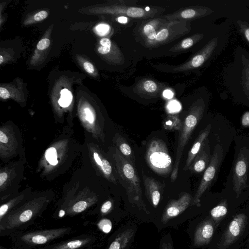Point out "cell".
<instances>
[{
	"label": "cell",
	"mask_w": 249,
	"mask_h": 249,
	"mask_svg": "<svg viewBox=\"0 0 249 249\" xmlns=\"http://www.w3.org/2000/svg\"><path fill=\"white\" fill-rule=\"evenodd\" d=\"M227 213V203L226 200H224L211 210L210 212L211 218L217 226L220 221L225 217Z\"/></svg>",
	"instance_id": "obj_23"
},
{
	"label": "cell",
	"mask_w": 249,
	"mask_h": 249,
	"mask_svg": "<svg viewBox=\"0 0 249 249\" xmlns=\"http://www.w3.org/2000/svg\"><path fill=\"white\" fill-rule=\"evenodd\" d=\"M115 143L118 147L119 151L123 156L135 166L134 154L126 140L121 135H117L115 138Z\"/></svg>",
	"instance_id": "obj_22"
},
{
	"label": "cell",
	"mask_w": 249,
	"mask_h": 249,
	"mask_svg": "<svg viewBox=\"0 0 249 249\" xmlns=\"http://www.w3.org/2000/svg\"><path fill=\"white\" fill-rule=\"evenodd\" d=\"M241 123L244 126H249V111H246L242 116Z\"/></svg>",
	"instance_id": "obj_34"
},
{
	"label": "cell",
	"mask_w": 249,
	"mask_h": 249,
	"mask_svg": "<svg viewBox=\"0 0 249 249\" xmlns=\"http://www.w3.org/2000/svg\"><path fill=\"white\" fill-rule=\"evenodd\" d=\"M93 157H94V159L95 160V162L99 166H100V167L101 168V167L102 166V164H103V163H102L103 159H101V158L99 156V154L96 152H94Z\"/></svg>",
	"instance_id": "obj_38"
},
{
	"label": "cell",
	"mask_w": 249,
	"mask_h": 249,
	"mask_svg": "<svg viewBox=\"0 0 249 249\" xmlns=\"http://www.w3.org/2000/svg\"><path fill=\"white\" fill-rule=\"evenodd\" d=\"M164 17L168 21L207 18L213 22L220 18V16L215 10L204 5L191 6L167 15Z\"/></svg>",
	"instance_id": "obj_9"
},
{
	"label": "cell",
	"mask_w": 249,
	"mask_h": 249,
	"mask_svg": "<svg viewBox=\"0 0 249 249\" xmlns=\"http://www.w3.org/2000/svg\"><path fill=\"white\" fill-rule=\"evenodd\" d=\"M163 96L166 98L171 99L173 97L174 93L170 89H165L163 92Z\"/></svg>",
	"instance_id": "obj_39"
},
{
	"label": "cell",
	"mask_w": 249,
	"mask_h": 249,
	"mask_svg": "<svg viewBox=\"0 0 249 249\" xmlns=\"http://www.w3.org/2000/svg\"><path fill=\"white\" fill-rule=\"evenodd\" d=\"M211 158L209 141L207 139L202 148L193 160L188 170L192 173H202L208 166Z\"/></svg>",
	"instance_id": "obj_16"
},
{
	"label": "cell",
	"mask_w": 249,
	"mask_h": 249,
	"mask_svg": "<svg viewBox=\"0 0 249 249\" xmlns=\"http://www.w3.org/2000/svg\"><path fill=\"white\" fill-rule=\"evenodd\" d=\"M192 200L191 195L188 193H184L178 199L170 201L163 212L161 216L162 222L166 223L169 220L178 216L189 207Z\"/></svg>",
	"instance_id": "obj_13"
},
{
	"label": "cell",
	"mask_w": 249,
	"mask_h": 249,
	"mask_svg": "<svg viewBox=\"0 0 249 249\" xmlns=\"http://www.w3.org/2000/svg\"><path fill=\"white\" fill-rule=\"evenodd\" d=\"M244 2H245V4L248 7H249V0H244Z\"/></svg>",
	"instance_id": "obj_46"
},
{
	"label": "cell",
	"mask_w": 249,
	"mask_h": 249,
	"mask_svg": "<svg viewBox=\"0 0 249 249\" xmlns=\"http://www.w3.org/2000/svg\"><path fill=\"white\" fill-rule=\"evenodd\" d=\"M160 249H174L173 241L169 233L163 235L161 238Z\"/></svg>",
	"instance_id": "obj_27"
},
{
	"label": "cell",
	"mask_w": 249,
	"mask_h": 249,
	"mask_svg": "<svg viewBox=\"0 0 249 249\" xmlns=\"http://www.w3.org/2000/svg\"><path fill=\"white\" fill-rule=\"evenodd\" d=\"M8 175L6 173L3 172L0 174V186H1L6 180Z\"/></svg>",
	"instance_id": "obj_40"
},
{
	"label": "cell",
	"mask_w": 249,
	"mask_h": 249,
	"mask_svg": "<svg viewBox=\"0 0 249 249\" xmlns=\"http://www.w3.org/2000/svg\"><path fill=\"white\" fill-rule=\"evenodd\" d=\"M99 230L105 233H109L112 227L111 220L107 217L101 218L97 223Z\"/></svg>",
	"instance_id": "obj_26"
},
{
	"label": "cell",
	"mask_w": 249,
	"mask_h": 249,
	"mask_svg": "<svg viewBox=\"0 0 249 249\" xmlns=\"http://www.w3.org/2000/svg\"><path fill=\"white\" fill-rule=\"evenodd\" d=\"M113 209V203L111 200L105 201L101 206L98 212L99 217H106L111 213Z\"/></svg>",
	"instance_id": "obj_25"
},
{
	"label": "cell",
	"mask_w": 249,
	"mask_h": 249,
	"mask_svg": "<svg viewBox=\"0 0 249 249\" xmlns=\"http://www.w3.org/2000/svg\"><path fill=\"white\" fill-rule=\"evenodd\" d=\"M96 29L99 35L104 36L109 32L110 26L107 24H100L96 26Z\"/></svg>",
	"instance_id": "obj_29"
},
{
	"label": "cell",
	"mask_w": 249,
	"mask_h": 249,
	"mask_svg": "<svg viewBox=\"0 0 249 249\" xmlns=\"http://www.w3.org/2000/svg\"><path fill=\"white\" fill-rule=\"evenodd\" d=\"M85 70L89 73H92L94 71V68L92 64L89 62H85L83 65Z\"/></svg>",
	"instance_id": "obj_35"
},
{
	"label": "cell",
	"mask_w": 249,
	"mask_h": 249,
	"mask_svg": "<svg viewBox=\"0 0 249 249\" xmlns=\"http://www.w3.org/2000/svg\"><path fill=\"white\" fill-rule=\"evenodd\" d=\"M142 179L146 197L149 202L156 208L160 202L165 185L144 174Z\"/></svg>",
	"instance_id": "obj_15"
},
{
	"label": "cell",
	"mask_w": 249,
	"mask_h": 249,
	"mask_svg": "<svg viewBox=\"0 0 249 249\" xmlns=\"http://www.w3.org/2000/svg\"><path fill=\"white\" fill-rule=\"evenodd\" d=\"M61 98L70 104L72 99V96L69 90L64 89L61 91Z\"/></svg>",
	"instance_id": "obj_30"
},
{
	"label": "cell",
	"mask_w": 249,
	"mask_h": 249,
	"mask_svg": "<svg viewBox=\"0 0 249 249\" xmlns=\"http://www.w3.org/2000/svg\"><path fill=\"white\" fill-rule=\"evenodd\" d=\"M85 111L86 114V120L92 124L94 121V116L92 112L89 108H85Z\"/></svg>",
	"instance_id": "obj_36"
},
{
	"label": "cell",
	"mask_w": 249,
	"mask_h": 249,
	"mask_svg": "<svg viewBox=\"0 0 249 249\" xmlns=\"http://www.w3.org/2000/svg\"><path fill=\"white\" fill-rule=\"evenodd\" d=\"M97 238L91 234H83L60 242L48 244L38 249H90Z\"/></svg>",
	"instance_id": "obj_11"
},
{
	"label": "cell",
	"mask_w": 249,
	"mask_h": 249,
	"mask_svg": "<svg viewBox=\"0 0 249 249\" xmlns=\"http://www.w3.org/2000/svg\"><path fill=\"white\" fill-rule=\"evenodd\" d=\"M136 230L128 228L117 233L110 242L107 249H126L132 242Z\"/></svg>",
	"instance_id": "obj_17"
},
{
	"label": "cell",
	"mask_w": 249,
	"mask_h": 249,
	"mask_svg": "<svg viewBox=\"0 0 249 249\" xmlns=\"http://www.w3.org/2000/svg\"><path fill=\"white\" fill-rule=\"evenodd\" d=\"M48 16V13L46 11H41L37 13L34 16V19L36 21H40L45 19Z\"/></svg>",
	"instance_id": "obj_33"
},
{
	"label": "cell",
	"mask_w": 249,
	"mask_h": 249,
	"mask_svg": "<svg viewBox=\"0 0 249 249\" xmlns=\"http://www.w3.org/2000/svg\"><path fill=\"white\" fill-rule=\"evenodd\" d=\"M206 107V101L204 97L198 98L190 107L183 122L182 126L179 130L176 159L170 176L172 182H174L178 177L179 166L184 149L195 128L203 116Z\"/></svg>",
	"instance_id": "obj_4"
},
{
	"label": "cell",
	"mask_w": 249,
	"mask_h": 249,
	"mask_svg": "<svg viewBox=\"0 0 249 249\" xmlns=\"http://www.w3.org/2000/svg\"><path fill=\"white\" fill-rule=\"evenodd\" d=\"M0 97L4 99H8L10 97L9 92L4 88H0Z\"/></svg>",
	"instance_id": "obj_37"
},
{
	"label": "cell",
	"mask_w": 249,
	"mask_h": 249,
	"mask_svg": "<svg viewBox=\"0 0 249 249\" xmlns=\"http://www.w3.org/2000/svg\"><path fill=\"white\" fill-rule=\"evenodd\" d=\"M0 249H7L5 247L2 246V245L0 246Z\"/></svg>",
	"instance_id": "obj_47"
},
{
	"label": "cell",
	"mask_w": 249,
	"mask_h": 249,
	"mask_svg": "<svg viewBox=\"0 0 249 249\" xmlns=\"http://www.w3.org/2000/svg\"><path fill=\"white\" fill-rule=\"evenodd\" d=\"M8 139L6 135L1 130L0 131V142L6 143L8 142Z\"/></svg>",
	"instance_id": "obj_41"
},
{
	"label": "cell",
	"mask_w": 249,
	"mask_h": 249,
	"mask_svg": "<svg viewBox=\"0 0 249 249\" xmlns=\"http://www.w3.org/2000/svg\"><path fill=\"white\" fill-rule=\"evenodd\" d=\"M183 122L176 114H169L162 122L164 129L169 131L180 130Z\"/></svg>",
	"instance_id": "obj_24"
},
{
	"label": "cell",
	"mask_w": 249,
	"mask_h": 249,
	"mask_svg": "<svg viewBox=\"0 0 249 249\" xmlns=\"http://www.w3.org/2000/svg\"><path fill=\"white\" fill-rule=\"evenodd\" d=\"M113 157L120 182L126 191L129 202L145 210L140 179L135 166L124 157L117 148L115 149Z\"/></svg>",
	"instance_id": "obj_3"
},
{
	"label": "cell",
	"mask_w": 249,
	"mask_h": 249,
	"mask_svg": "<svg viewBox=\"0 0 249 249\" xmlns=\"http://www.w3.org/2000/svg\"><path fill=\"white\" fill-rule=\"evenodd\" d=\"M71 227L20 231L11 235L12 249H38L69 234Z\"/></svg>",
	"instance_id": "obj_2"
},
{
	"label": "cell",
	"mask_w": 249,
	"mask_h": 249,
	"mask_svg": "<svg viewBox=\"0 0 249 249\" xmlns=\"http://www.w3.org/2000/svg\"><path fill=\"white\" fill-rule=\"evenodd\" d=\"M248 223L244 213L236 215L229 223L217 244L218 249H229L242 236Z\"/></svg>",
	"instance_id": "obj_8"
},
{
	"label": "cell",
	"mask_w": 249,
	"mask_h": 249,
	"mask_svg": "<svg viewBox=\"0 0 249 249\" xmlns=\"http://www.w3.org/2000/svg\"><path fill=\"white\" fill-rule=\"evenodd\" d=\"M58 103L59 105L63 107H67L69 106L70 104L68 103L67 102L64 100L63 99L60 98L58 100Z\"/></svg>",
	"instance_id": "obj_43"
},
{
	"label": "cell",
	"mask_w": 249,
	"mask_h": 249,
	"mask_svg": "<svg viewBox=\"0 0 249 249\" xmlns=\"http://www.w3.org/2000/svg\"><path fill=\"white\" fill-rule=\"evenodd\" d=\"M4 59L1 55H0V64H2L3 62Z\"/></svg>",
	"instance_id": "obj_45"
},
{
	"label": "cell",
	"mask_w": 249,
	"mask_h": 249,
	"mask_svg": "<svg viewBox=\"0 0 249 249\" xmlns=\"http://www.w3.org/2000/svg\"><path fill=\"white\" fill-rule=\"evenodd\" d=\"M216 227L211 218H207L201 222L195 232L193 246L197 248L208 245L213 235Z\"/></svg>",
	"instance_id": "obj_14"
},
{
	"label": "cell",
	"mask_w": 249,
	"mask_h": 249,
	"mask_svg": "<svg viewBox=\"0 0 249 249\" xmlns=\"http://www.w3.org/2000/svg\"><path fill=\"white\" fill-rule=\"evenodd\" d=\"M166 21V19L156 18L146 22L141 29L145 42L154 40L158 32Z\"/></svg>",
	"instance_id": "obj_20"
},
{
	"label": "cell",
	"mask_w": 249,
	"mask_h": 249,
	"mask_svg": "<svg viewBox=\"0 0 249 249\" xmlns=\"http://www.w3.org/2000/svg\"><path fill=\"white\" fill-rule=\"evenodd\" d=\"M168 108L173 111L179 110L180 108V106L178 102L176 101H171L168 104Z\"/></svg>",
	"instance_id": "obj_32"
},
{
	"label": "cell",
	"mask_w": 249,
	"mask_h": 249,
	"mask_svg": "<svg viewBox=\"0 0 249 249\" xmlns=\"http://www.w3.org/2000/svg\"><path fill=\"white\" fill-rule=\"evenodd\" d=\"M161 86L150 79H144L139 82L134 90L138 94L145 97L157 96L161 90Z\"/></svg>",
	"instance_id": "obj_19"
},
{
	"label": "cell",
	"mask_w": 249,
	"mask_h": 249,
	"mask_svg": "<svg viewBox=\"0 0 249 249\" xmlns=\"http://www.w3.org/2000/svg\"><path fill=\"white\" fill-rule=\"evenodd\" d=\"M50 41L48 38L42 39L37 44L36 47L39 50H43L49 47Z\"/></svg>",
	"instance_id": "obj_31"
},
{
	"label": "cell",
	"mask_w": 249,
	"mask_h": 249,
	"mask_svg": "<svg viewBox=\"0 0 249 249\" xmlns=\"http://www.w3.org/2000/svg\"><path fill=\"white\" fill-rule=\"evenodd\" d=\"M145 158L149 168L156 174L167 176L173 171V162L166 143L160 139H153L148 143Z\"/></svg>",
	"instance_id": "obj_5"
},
{
	"label": "cell",
	"mask_w": 249,
	"mask_h": 249,
	"mask_svg": "<svg viewBox=\"0 0 249 249\" xmlns=\"http://www.w3.org/2000/svg\"><path fill=\"white\" fill-rule=\"evenodd\" d=\"M205 35L203 33H196L176 44L169 50V51L175 53L188 49L202 41Z\"/></svg>",
	"instance_id": "obj_21"
},
{
	"label": "cell",
	"mask_w": 249,
	"mask_h": 249,
	"mask_svg": "<svg viewBox=\"0 0 249 249\" xmlns=\"http://www.w3.org/2000/svg\"><path fill=\"white\" fill-rule=\"evenodd\" d=\"M117 21L122 24H125L128 21V18L125 16H121L117 18Z\"/></svg>",
	"instance_id": "obj_42"
},
{
	"label": "cell",
	"mask_w": 249,
	"mask_h": 249,
	"mask_svg": "<svg viewBox=\"0 0 249 249\" xmlns=\"http://www.w3.org/2000/svg\"><path fill=\"white\" fill-rule=\"evenodd\" d=\"M244 249H249V239L247 240Z\"/></svg>",
	"instance_id": "obj_44"
},
{
	"label": "cell",
	"mask_w": 249,
	"mask_h": 249,
	"mask_svg": "<svg viewBox=\"0 0 249 249\" xmlns=\"http://www.w3.org/2000/svg\"><path fill=\"white\" fill-rule=\"evenodd\" d=\"M222 82L237 101L249 106V52L237 46L233 60L223 68Z\"/></svg>",
	"instance_id": "obj_1"
},
{
	"label": "cell",
	"mask_w": 249,
	"mask_h": 249,
	"mask_svg": "<svg viewBox=\"0 0 249 249\" xmlns=\"http://www.w3.org/2000/svg\"><path fill=\"white\" fill-rule=\"evenodd\" d=\"M249 164V150L246 147L239 151L233 169V189L238 197L247 186Z\"/></svg>",
	"instance_id": "obj_10"
},
{
	"label": "cell",
	"mask_w": 249,
	"mask_h": 249,
	"mask_svg": "<svg viewBox=\"0 0 249 249\" xmlns=\"http://www.w3.org/2000/svg\"><path fill=\"white\" fill-rule=\"evenodd\" d=\"M235 27L237 32L249 46V8L243 5L232 10L226 18Z\"/></svg>",
	"instance_id": "obj_12"
},
{
	"label": "cell",
	"mask_w": 249,
	"mask_h": 249,
	"mask_svg": "<svg viewBox=\"0 0 249 249\" xmlns=\"http://www.w3.org/2000/svg\"><path fill=\"white\" fill-rule=\"evenodd\" d=\"M45 155L49 162L57 160V152L54 147H51L47 149Z\"/></svg>",
	"instance_id": "obj_28"
},
{
	"label": "cell",
	"mask_w": 249,
	"mask_h": 249,
	"mask_svg": "<svg viewBox=\"0 0 249 249\" xmlns=\"http://www.w3.org/2000/svg\"><path fill=\"white\" fill-rule=\"evenodd\" d=\"M211 125L209 124L197 137L191 148L188 153L187 158L183 169L185 171L188 170L191 164L195 157L202 148L203 145L207 139L211 130Z\"/></svg>",
	"instance_id": "obj_18"
},
{
	"label": "cell",
	"mask_w": 249,
	"mask_h": 249,
	"mask_svg": "<svg viewBox=\"0 0 249 249\" xmlns=\"http://www.w3.org/2000/svg\"><path fill=\"white\" fill-rule=\"evenodd\" d=\"M190 22L186 20L167 21L158 32L154 40L145 42L148 47H155L170 43L187 34L191 29Z\"/></svg>",
	"instance_id": "obj_6"
},
{
	"label": "cell",
	"mask_w": 249,
	"mask_h": 249,
	"mask_svg": "<svg viewBox=\"0 0 249 249\" xmlns=\"http://www.w3.org/2000/svg\"><path fill=\"white\" fill-rule=\"evenodd\" d=\"M223 158V150L219 143L215 146L209 164L203 174L197 190L193 198L192 205L200 206V198L216 177Z\"/></svg>",
	"instance_id": "obj_7"
}]
</instances>
